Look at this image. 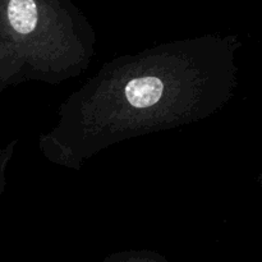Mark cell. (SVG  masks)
I'll return each mask as SVG.
<instances>
[{"label":"cell","instance_id":"6da1fadb","mask_svg":"<svg viewBox=\"0 0 262 262\" xmlns=\"http://www.w3.org/2000/svg\"><path fill=\"white\" fill-rule=\"evenodd\" d=\"M163 82L156 77L136 78L125 86V96L132 106L142 109L156 104L163 95Z\"/></svg>","mask_w":262,"mask_h":262},{"label":"cell","instance_id":"7a4b0ae2","mask_svg":"<svg viewBox=\"0 0 262 262\" xmlns=\"http://www.w3.org/2000/svg\"><path fill=\"white\" fill-rule=\"evenodd\" d=\"M8 18L18 33H30L37 23V7L35 0H9Z\"/></svg>","mask_w":262,"mask_h":262}]
</instances>
